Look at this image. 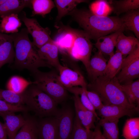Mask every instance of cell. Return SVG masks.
<instances>
[{"mask_svg": "<svg viewBox=\"0 0 139 139\" xmlns=\"http://www.w3.org/2000/svg\"><path fill=\"white\" fill-rule=\"evenodd\" d=\"M68 15L72 16L90 39L96 40L101 37L125 30L120 18L117 16H98L90 10L76 8Z\"/></svg>", "mask_w": 139, "mask_h": 139, "instance_id": "cell-1", "label": "cell"}, {"mask_svg": "<svg viewBox=\"0 0 139 139\" xmlns=\"http://www.w3.org/2000/svg\"><path fill=\"white\" fill-rule=\"evenodd\" d=\"M29 34L26 28H24L19 32L9 35L13 42L16 64L32 73L40 67L49 68L40 58L38 49L30 40Z\"/></svg>", "mask_w": 139, "mask_h": 139, "instance_id": "cell-2", "label": "cell"}, {"mask_svg": "<svg viewBox=\"0 0 139 139\" xmlns=\"http://www.w3.org/2000/svg\"><path fill=\"white\" fill-rule=\"evenodd\" d=\"M119 84L116 77L110 79L103 76L91 81L87 88L97 93L104 105H115L139 110V108L129 103Z\"/></svg>", "mask_w": 139, "mask_h": 139, "instance_id": "cell-3", "label": "cell"}, {"mask_svg": "<svg viewBox=\"0 0 139 139\" xmlns=\"http://www.w3.org/2000/svg\"><path fill=\"white\" fill-rule=\"evenodd\" d=\"M24 104L29 110L40 118L55 116L58 110L57 104L48 95L35 85L24 91Z\"/></svg>", "mask_w": 139, "mask_h": 139, "instance_id": "cell-4", "label": "cell"}, {"mask_svg": "<svg viewBox=\"0 0 139 139\" xmlns=\"http://www.w3.org/2000/svg\"><path fill=\"white\" fill-rule=\"evenodd\" d=\"M33 73L35 79L33 84L48 95L57 104L65 100L67 97V90L55 71L43 72L38 70Z\"/></svg>", "mask_w": 139, "mask_h": 139, "instance_id": "cell-5", "label": "cell"}, {"mask_svg": "<svg viewBox=\"0 0 139 139\" xmlns=\"http://www.w3.org/2000/svg\"><path fill=\"white\" fill-rule=\"evenodd\" d=\"M75 39L68 55L73 60L82 62L86 70L91 58L92 44L90 37L83 30H75Z\"/></svg>", "mask_w": 139, "mask_h": 139, "instance_id": "cell-6", "label": "cell"}, {"mask_svg": "<svg viewBox=\"0 0 139 139\" xmlns=\"http://www.w3.org/2000/svg\"><path fill=\"white\" fill-rule=\"evenodd\" d=\"M117 74L116 77L121 84L131 82L138 78L139 47L123 58L120 71Z\"/></svg>", "mask_w": 139, "mask_h": 139, "instance_id": "cell-7", "label": "cell"}, {"mask_svg": "<svg viewBox=\"0 0 139 139\" xmlns=\"http://www.w3.org/2000/svg\"><path fill=\"white\" fill-rule=\"evenodd\" d=\"M24 13L21 19L28 33L32 37V42L36 47L39 48L45 44L53 41L50 36L51 31L49 28L42 27L36 19L28 18L26 14Z\"/></svg>", "mask_w": 139, "mask_h": 139, "instance_id": "cell-8", "label": "cell"}, {"mask_svg": "<svg viewBox=\"0 0 139 139\" xmlns=\"http://www.w3.org/2000/svg\"><path fill=\"white\" fill-rule=\"evenodd\" d=\"M57 70L59 72V80L65 88L79 86L87 88V84L83 76L79 70H72L61 64Z\"/></svg>", "mask_w": 139, "mask_h": 139, "instance_id": "cell-9", "label": "cell"}, {"mask_svg": "<svg viewBox=\"0 0 139 139\" xmlns=\"http://www.w3.org/2000/svg\"><path fill=\"white\" fill-rule=\"evenodd\" d=\"M57 119L58 139H70L73 126V114L70 108L59 110L55 116Z\"/></svg>", "mask_w": 139, "mask_h": 139, "instance_id": "cell-10", "label": "cell"}, {"mask_svg": "<svg viewBox=\"0 0 139 139\" xmlns=\"http://www.w3.org/2000/svg\"><path fill=\"white\" fill-rule=\"evenodd\" d=\"M98 110L101 118L110 121L119 119L125 116L131 117L139 111L115 105H103Z\"/></svg>", "mask_w": 139, "mask_h": 139, "instance_id": "cell-11", "label": "cell"}, {"mask_svg": "<svg viewBox=\"0 0 139 139\" xmlns=\"http://www.w3.org/2000/svg\"><path fill=\"white\" fill-rule=\"evenodd\" d=\"M38 139H58V121L54 117H47L37 121Z\"/></svg>", "mask_w": 139, "mask_h": 139, "instance_id": "cell-12", "label": "cell"}, {"mask_svg": "<svg viewBox=\"0 0 139 139\" xmlns=\"http://www.w3.org/2000/svg\"><path fill=\"white\" fill-rule=\"evenodd\" d=\"M75 29L63 27L59 30L54 40L59 50L63 54L68 55L72 48L75 38Z\"/></svg>", "mask_w": 139, "mask_h": 139, "instance_id": "cell-13", "label": "cell"}, {"mask_svg": "<svg viewBox=\"0 0 139 139\" xmlns=\"http://www.w3.org/2000/svg\"><path fill=\"white\" fill-rule=\"evenodd\" d=\"M3 118L8 139H14L19 129L26 122L25 117L13 112L0 113Z\"/></svg>", "mask_w": 139, "mask_h": 139, "instance_id": "cell-14", "label": "cell"}, {"mask_svg": "<svg viewBox=\"0 0 139 139\" xmlns=\"http://www.w3.org/2000/svg\"><path fill=\"white\" fill-rule=\"evenodd\" d=\"M58 48L53 40L45 44L37 50L40 58L50 68L53 67L57 69L61 65L58 58Z\"/></svg>", "mask_w": 139, "mask_h": 139, "instance_id": "cell-15", "label": "cell"}, {"mask_svg": "<svg viewBox=\"0 0 139 139\" xmlns=\"http://www.w3.org/2000/svg\"><path fill=\"white\" fill-rule=\"evenodd\" d=\"M107 61L103 55L97 51L90 58L86 70L91 81L104 75Z\"/></svg>", "mask_w": 139, "mask_h": 139, "instance_id": "cell-16", "label": "cell"}, {"mask_svg": "<svg viewBox=\"0 0 139 139\" xmlns=\"http://www.w3.org/2000/svg\"><path fill=\"white\" fill-rule=\"evenodd\" d=\"M13 42L9 35L0 32V68L15 58Z\"/></svg>", "mask_w": 139, "mask_h": 139, "instance_id": "cell-17", "label": "cell"}, {"mask_svg": "<svg viewBox=\"0 0 139 139\" xmlns=\"http://www.w3.org/2000/svg\"><path fill=\"white\" fill-rule=\"evenodd\" d=\"M123 31H119L101 37L96 40L94 44L98 52L103 55L110 57L114 53V49L116 44L118 37L120 33Z\"/></svg>", "mask_w": 139, "mask_h": 139, "instance_id": "cell-18", "label": "cell"}, {"mask_svg": "<svg viewBox=\"0 0 139 139\" xmlns=\"http://www.w3.org/2000/svg\"><path fill=\"white\" fill-rule=\"evenodd\" d=\"M26 7L32 8L31 0H0V16L12 13L18 14Z\"/></svg>", "mask_w": 139, "mask_h": 139, "instance_id": "cell-19", "label": "cell"}, {"mask_svg": "<svg viewBox=\"0 0 139 139\" xmlns=\"http://www.w3.org/2000/svg\"><path fill=\"white\" fill-rule=\"evenodd\" d=\"M138 47L139 39L133 36H126L123 32L119 35L115 46L116 51L120 53L123 56H127Z\"/></svg>", "mask_w": 139, "mask_h": 139, "instance_id": "cell-20", "label": "cell"}, {"mask_svg": "<svg viewBox=\"0 0 139 139\" xmlns=\"http://www.w3.org/2000/svg\"><path fill=\"white\" fill-rule=\"evenodd\" d=\"M0 32L4 33H14L19 32L22 24L18 14L12 13L0 16Z\"/></svg>", "mask_w": 139, "mask_h": 139, "instance_id": "cell-21", "label": "cell"}, {"mask_svg": "<svg viewBox=\"0 0 139 139\" xmlns=\"http://www.w3.org/2000/svg\"><path fill=\"white\" fill-rule=\"evenodd\" d=\"M26 122L14 139H38L37 120L34 117H26Z\"/></svg>", "mask_w": 139, "mask_h": 139, "instance_id": "cell-22", "label": "cell"}, {"mask_svg": "<svg viewBox=\"0 0 139 139\" xmlns=\"http://www.w3.org/2000/svg\"><path fill=\"white\" fill-rule=\"evenodd\" d=\"M120 19L125 27V30L133 32L139 39V10H131L126 13Z\"/></svg>", "mask_w": 139, "mask_h": 139, "instance_id": "cell-23", "label": "cell"}, {"mask_svg": "<svg viewBox=\"0 0 139 139\" xmlns=\"http://www.w3.org/2000/svg\"><path fill=\"white\" fill-rule=\"evenodd\" d=\"M108 2L112 11L118 16L139 8V0H111Z\"/></svg>", "mask_w": 139, "mask_h": 139, "instance_id": "cell-24", "label": "cell"}, {"mask_svg": "<svg viewBox=\"0 0 139 139\" xmlns=\"http://www.w3.org/2000/svg\"><path fill=\"white\" fill-rule=\"evenodd\" d=\"M119 86L131 105L139 108V80L131 82L121 84Z\"/></svg>", "mask_w": 139, "mask_h": 139, "instance_id": "cell-25", "label": "cell"}, {"mask_svg": "<svg viewBox=\"0 0 139 139\" xmlns=\"http://www.w3.org/2000/svg\"><path fill=\"white\" fill-rule=\"evenodd\" d=\"M54 2L58 11L56 19L57 20L59 21L62 17L68 15L76 8L78 4L82 3L88 2L89 1L85 0H55Z\"/></svg>", "mask_w": 139, "mask_h": 139, "instance_id": "cell-26", "label": "cell"}, {"mask_svg": "<svg viewBox=\"0 0 139 139\" xmlns=\"http://www.w3.org/2000/svg\"><path fill=\"white\" fill-rule=\"evenodd\" d=\"M123 57L121 53L117 51L110 57L104 76L110 79L115 77L120 71Z\"/></svg>", "mask_w": 139, "mask_h": 139, "instance_id": "cell-27", "label": "cell"}, {"mask_svg": "<svg viewBox=\"0 0 139 139\" xmlns=\"http://www.w3.org/2000/svg\"><path fill=\"white\" fill-rule=\"evenodd\" d=\"M119 119L110 121L102 118L99 120V123L103 129L102 134L106 139H119Z\"/></svg>", "mask_w": 139, "mask_h": 139, "instance_id": "cell-28", "label": "cell"}, {"mask_svg": "<svg viewBox=\"0 0 139 139\" xmlns=\"http://www.w3.org/2000/svg\"><path fill=\"white\" fill-rule=\"evenodd\" d=\"M122 136L125 139H137L139 136V118L128 119L123 130Z\"/></svg>", "mask_w": 139, "mask_h": 139, "instance_id": "cell-29", "label": "cell"}, {"mask_svg": "<svg viewBox=\"0 0 139 139\" xmlns=\"http://www.w3.org/2000/svg\"><path fill=\"white\" fill-rule=\"evenodd\" d=\"M31 2L33 9L32 16L36 15L44 16L55 6L54 2L51 0H31Z\"/></svg>", "mask_w": 139, "mask_h": 139, "instance_id": "cell-30", "label": "cell"}, {"mask_svg": "<svg viewBox=\"0 0 139 139\" xmlns=\"http://www.w3.org/2000/svg\"><path fill=\"white\" fill-rule=\"evenodd\" d=\"M0 99L12 105H24L25 100L24 91L18 93L8 90L0 89Z\"/></svg>", "mask_w": 139, "mask_h": 139, "instance_id": "cell-31", "label": "cell"}, {"mask_svg": "<svg viewBox=\"0 0 139 139\" xmlns=\"http://www.w3.org/2000/svg\"><path fill=\"white\" fill-rule=\"evenodd\" d=\"M92 132L91 130L88 131L84 127L75 113L70 139H90Z\"/></svg>", "mask_w": 139, "mask_h": 139, "instance_id": "cell-32", "label": "cell"}, {"mask_svg": "<svg viewBox=\"0 0 139 139\" xmlns=\"http://www.w3.org/2000/svg\"><path fill=\"white\" fill-rule=\"evenodd\" d=\"M90 11L93 14L101 16H106L112 11L108 2L106 0H98L91 3L89 6Z\"/></svg>", "mask_w": 139, "mask_h": 139, "instance_id": "cell-33", "label": "cell"}, {"mask_svg": "<svg viewBox=\"0 0 139 139\" xmlns=\"http://www.w3.org/2000/svg\"><path fill=\"white\" fill-rule=\"evenodd\" d=\"M33 82H28L21 77L15 76L12 77L7 85V88L18 93H21L25 91L26 88Z\"/></svg>", "mask_w": 139, "mask_h": 139, "instance_id": "cell-34", "label": "cell"}, {"mask_svg": "<svg viewBox=\"0 0 139 139\" xmlns=\"http://www.w3.org/2000/svg\"><path fill=\"white\" fill-rule=\"evenodd\" d=\"M67 91L74 94L80 95L81 101L84 106L88 110L93 112L98 120L100 119L95 111V109L92 105L85 92L84 88L79 86L66 88Z\"/></svg>", "mask_w": 139, "mask_h": 139, "instance_id": "cell-35", "label": "cell"}, {"mask_svg": "<svg viewBox=\"0 0 139 139\" xmlns=\"http://www.w3.org/2000/svg\"><path fill=\"white\" fill-rule=\"evenodd\" d=\"M29 111L24 105L20 106L12 105L0 99V113L22 112H27Z\"/></svg>", "mask_w": 139, "mask_h": 139, "instance_id": "cell-36", "label": "cell"}, {"mask_svg": "<svg viewBox=\"0 0 139 139\" xmlns=\"http://www.w3.org/2000/svg\"><path fill=\"white\" fill-rule=\"evenodd\" d=\"M96 119L95 115L91 111L87 110L84 118L80 121L86 129L90 131L91 129L95 128V126L94 123Z\"/></svg>", "mask_w": 139, "mask_h": 139, "instance_id": "cell-37", "label": "cell"}, {"mask_svg": "<svg viewBox=\"0 0 139 139\" xmlns=\"http://www.w3.org/2000/svg\"><path fill=\"white\" fill-rule=\"evenodd\" d=\"M84 90L89 99L95 109L99 110L103 105L99 94L95 92L89 91L86 88Z\"/></svg>", "mask_w": 139, "mask_h": 139, "instance_id": "cell-38", "label": "cell"}, {"mask_svg": "<svg viewBox=\"0 0 139 139\" xmlns=\"http://www.w3.org/2000/svg\"><path fill=\"white\" fill-rule=\"evenodd\" d=\"M75 113L77 114L80 121H81L85 116L87 109L81 103L79 95L74 94L73 97Z\"/></svg>", "mask_w": 139, "mask_h": 139, "instance_id": "cell-39", "label": "cell"}, {"mask_svg": "<svg viewBox=\"0 0 139 139\" xmlns=\"http://www.w3.org/2000/svg\"><path fill=\"white\" fill-rule=\"evenodd\" d=\"M100 127L99 123L96 124L94 131H92L90 139H106L101 132Z\"/></svg>", "mask_w": 139, "mask_h": 139, "instance_id": "cell-40", "label": "cell"}, {"mask_svg": "<svg viewBox=\"0 0 139 139\" xmlns=\"http://www.w3.org/2000/svg\"><path fill=\"white\" fill-rule=\"evenodd\" d=\"M0 139H8L4 124L0 121Z\"/></svg>", "mask_w": 139, "mask_h": 139, "instance_id": "cell-41", "label": "cell"}]
</instances>
